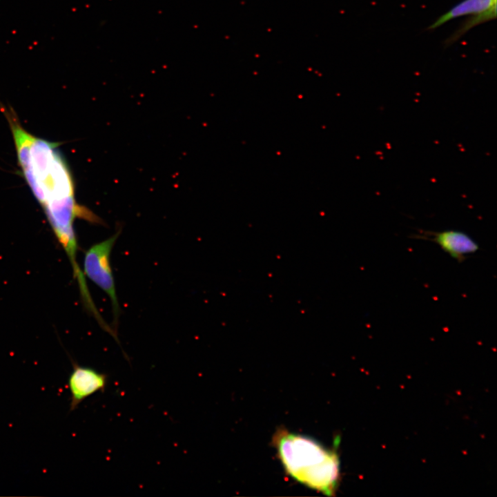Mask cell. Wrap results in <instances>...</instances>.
<instances>
[{
  "instance_id": "cell-1",
  "label": "cell",
  "mask_w": 497,
  "mask_h": 497,
  "mask_svg": "<svg viewBox=\"0 0 497 497\" xmlns=\"http://www.w3.org/2000/svg\"><path fill=\"white\" fill-rule=\"evenodd\" d=\"M1 108L11 130L22 176L64 249L74 276L80 277L83 271L77 262L74 222L78 217L92 223H100V220L77 203L72 175L59 143L31 134L12 108L2 105Z\"/></svg>"
},
{
  "instance_id": "cell-4",
  "label": "cell",
  "mask_w": 497,
  "mask_h": 497,
  "mask_svg": "<svg viewBox=\"0 0 497 497\" xmlns=\"http://www.w3.org/2000/svg\"><path fill=\"white\" fill-rule=\"evenodd\" d=\"M108 384V376L89 367L80 366L72 362L68 387L70 394V411L76 409L92 394L104 392Z\"/></svg>"
},
{
  "instance_id": "cell-2",
  "label": "cell",
  "mask_w": 497,
  "mask_h": 497,
  "mask_svg": "<svg viewBox=\"0 0 497 497\" xmlns=\"http://www.w3.org/2000/svg\"><path fill=\"white\" fill-rule=\"evenodd\" d=\"M272 442L288 475L324 495H335L340 479L338 438L329 448L309 436L280 429Z\"/></svg>"
},
{
  "instance_id": "cell-3",
  "label": "cell",
  "mask_w": 497,
  "mask_h": 497,
  "mask_svg": "<svg viewBox=\"0 0 497 497\" xmlns=\"http://www.w3.org/2000/svg\"><path fill=\"white\" fill-rule=\"evenodd\" d=\"M119 235L117 232L93 244L86 252L84 260V274L110 298L115 327H117L120 308L110 266V254Z\"/></svg>"
},
{
  "instance_id": "cell-6",
  "label": "cell",
  "mask_w": 497,
  "mask_h": 497,
  "mask_svg": "<svg viewBox=\"0 0 497 497\" xmlns=\"http://www.w3.org/2000/svg\"><path fill=\"white\" fill-rule=\"evenodd\" d=\"M497 0H462L440 16L427 30H433L447 22L465 16H476L497 12Z\"/></svg>"
},
{
  "instance_id": "cell-5",
  "label": "cell",
  "mask_w": 497,
  "mask_h": 497,
  "mask_svg": "<svg viewBox=\"0 0 497 497\" xmlns=\"http://www.w3.org/2000/svg\"><path fill=\"white\" fill-rule=\"evenodd\" d=\"M418 238L436 243L445 252L458 262H463L468 254L479 250L478 244L467 233L456 230L426 232Z\"/></svg>"
}]
</instances>
